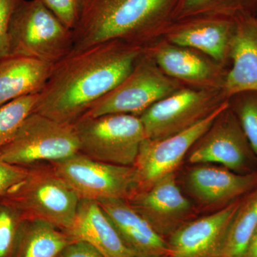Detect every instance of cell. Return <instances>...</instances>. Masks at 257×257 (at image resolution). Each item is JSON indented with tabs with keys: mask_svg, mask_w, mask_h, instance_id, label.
<instances>
[{
	"mask_svg": "<svg viewBox=\"0 0 257 257\" xmlns=\"http://www.w3.org/2000/svg\"><path fill=\"white\" fill-rule=\"evenodd\" d=\"M73 126L79 152L93 160L133 167L147 138L140 116L128 114L83 116Z\"/></svg>",
	"mask_w": 257,
	"mask_h": 257,
	"instance_id": "cell-5",
	"label": "cell"
},
{
	"mask_svg": "<svg viewBox=\"0 0 257 257\" xmlns=\"http://www.w3.org/2000/svg\"><path fill=\"white\" fill-rule=\"evenodd\" d=\"M64 232L91 243L104 257H137L125 246L96 201L80 199L74 220Z\"/></svg>",
	"mask_w": 257,
	"mask_h": 257,
	"instance_id": "cell-19",
	"label": "cell"
},
{
	"mask_svg": "<svg viewBox=\"0 0 257 257\" xmlns=\"http://www.w3.org/2000/svg\"><path fill=\"white\" fill-rule=\"evenodd\" d=\"M231 66L222 92L226 99L239 93L257 92V16L236 19L229 48Z\"/></svg>",
	"mask_w": 257,
	"mask_h": 257,
	"instance_id": "cell-17",
	"label": "cell"
},
{
	"mask_svg": "<svg viewBox=\"0 0 257 257\" xmlns=\"http://www.w3.org/2000/svg\"><path fill=\"white\" fill-rule=\"evenodd\" d=\"M160 257H172V256H170V255H167V256H162Z\"/></svg>",
	"mask_w": 257,
	"mask_h": 257,
	"instance_id": "cell-32",
	"label": "cell"
},
{
	"mask_svg": "<svg viewBox=\"0 0 257 257\" xmlns=\"http://www.w3.org/2000/svg\"><path fill=\"white\" fill-rule=\"evenodd\" d=\"M24 220L20 211L0 197V257H13Z\"/></svg>",
	"mask_w": 257,
	"mask_h": 257,
	"instance_id": "cell-26",
	"label": "cell"
},
{
	"mask_svg": "<svg viewBox=\"0 0 257 257\" xmlns=\"http://www.w3.org/2000/svg\"><path fill=\"white\" fill-rule=\"evenodd\" d=\"M241 257H257V229Z\"/></svg>",
	"mask_w": 257,
	"mask_h": 257,
	"instance_id": "cell-31",
	"label": "cell"
},
{
	"mask_svg": "<svg viewBox=\"0 0 257 257\" xmlns=\"http://www.w3.org/2000/svg\"><path fill=\"white\" fill-rule=\"evenodd\" d=\"M67 28L73 30L78 23L85 0H41Z\"/></svg>",
	"mask_w": 257,
	"mask_h": 257,
	"instance_id": "cell-27",
	"label": "cell"
},
{
	"mask_svg": "<svg viewBox=\"0 0 257 257\" xmlns=\"http://www.w3.org/2000/svg\"><path fill=\"white\" fill-rule=\"evenodd\" d=\"M209 15L235 20L257 16V0H178L174 21Z\"/></svg>",
	"mask_w": 257,
	"mask_h": 257,
	"instance_id": "cell-23",
	"label": "cell"
},
{
	"mask_svg": "<svg viewBox=\"0 0 257 257\" xmlns=\"http://www.w3.org/2000/svg\"><path fill=\"white\" fill-rule=\"evenodd\" d=\"M28 172V167L8 163L0 157V197L23 181Z\"/></svg>",
	"mask_w": 257,
	"mask_h": 257,
	"instance_id": "cell-28",
	"label": "cell"
},
{
	"mask_svg": "<svg viewBox=\"0 0 257 257\" xmlns=\"http://www.w3.org/2000/svg\"><path fill=\"white\" fill-rule=\"evenodd\" d=\"M229 104V100L225 101L205 119L182 133L160 140L145 139L133 166L136 192L150 188L160 179L175 173L194 143Z\"/></svg>",
	"mask_w": 257,
	"mask_h": 257,
	"instance_id": "cell-11",
	"label": "cell"
},
{
	"mask_svg": "<svg viewBox=\"0 0 257 257\" xmlns=\"http://www.w3.org/2000/svg\"><path fill=\"white\" fill-rule=\"evenodd\" d=\"M20 0H0V59L9 55V28Z\"/></svg>",
	"mask_w": 257,
	"mask_h": 257,
	"instance_id": "cell-29",
	"label": "cell"
},
{
	"mask_svg": "<svg viewBox=\"0 0 257 257\" xmlns=\"http://www.w3.org/2000/svg\"><path fill=\"white\" fill-rule=\"evenodd\" d=\"M1 197L25 219L46 221L64 231L72 224L80 201L50 163L29 166L25 178Z\"/></svg>",
	"mask_w": 257,
	"mask_h": 257,
	"instance_id": "cell-3",
	"label": "cell"
},
{
	"mask_svg": "<svg viewBox=\"0 0 257 257\" xmlns=\"http://www.w3.org/2000/svg\"><path fill=\"white\" fill-rule=\"evenodd\" d=\"M226 100L221 89L181 87L139 116L147 138L160 140L192 127Z\"/></svg>",
	"mask_w": 257,
	"mask_h": 257,
	"instance_id": "cell-8",
	"label": "cell"
},
{
	"mask_svg": "<svg viewBox=\"0 0 257 257\" xmlns=\"http://www.w3.org/2000/svg\"><path fill=\"white\" fill-rule=\"evenodd\" d=\"M57 257H104L97 248L84 240L75 239L68 243Z\"/></svg>",
	"mask_w": 257,
	"mask_h": 257,
	"instance_id": "cell-30",
	"label": "cell"
},
{
	"mask_svg": "<svg viewBox=\"0 0 257 257\" xmlns=\"http://www.w3.org/2000/svg\"><path fill=\"white\" fill-rule=\"evenodd\" d=\"M228 100L257 157V92L239 93Z\"/></svg>",
	"mask_w": 257,
	"mask_h": 257,
	"instance_id": "cell-25",
	"label": "cell"
},
{
	"mask_svg": "<svg viewBox=\"0 0 257 257\" xmlns=\"http://www.w3.org/2000/svg\"><path fill=\"white\" fill-rule=\"evenodd\" d=\"M191 165L213 164L239 174L257 172V157L229 104L187 154Z\"/></svg>",
	"mask_w": 257,
	"mask_h": 257,
	"instance_id": "cell-10",
	"label": "cell"
},
{
	"mask_svg": "<svg viewBox=\"0 0 257 257\" xmlns=\"http://www.w3.org/2000/svg\"><path fill=\"white\" fill-rule=\"evenodd\" d=\"M242 198L179 226L167 240L170 256L219 257L229 225Z\"/></svg>",
	"mask_w": 257,
	"mask_h": 257,
	"instance_id": "cell-14",
	"label": "cell"
},
{
	"mask_svg": "<svg viewBox=\"0 0 257 257\" xmlns=\"http://www.w3.org/2000/svg\"><path fill=\"white\" fill-rule=\"evenodd\" d=\"M193 165L186 175L185 187L203 207L221 209L257 187V172L239 174L213 164Z\"/></svg>",
	"mask_w": 257,
	"mask_h": 257,
	"instance_id": "cell-13",
	"label": "cell"
},
{
	"mask_svg": "<svg viewBox=\"0 0 257 257\" xmlns=\"http://www.w3.org/2000/svg\"><path fill=\"white\" fill-rule=\"evenodd\" d=\"M235 28V19L209 15L174 21L163 34L169 43L198 51L224 66Z\"/></svg>",
	"mask_w": 257,
	"mask_h": 257,
	"instance_id": "cell-15",
	"label": "cell"
},
{
	"mask_svg": "<svg viewBox=\"0 0 257 257\" xmlns=\"http://www.w3.org/2000/svg\"><path fill=\"white\" fill-rule=\"evenodd\" d=\"M145 50L171 78L194 84L197 88L222 90L226 74L224 67L203 57L200 52L167 41L150 44Z\"/></svg>",
	"mask_w": 257,
	"mask_h": 257,
	"instance_id": "cell-16",
	"label": "cell"
},
{
	"mask_svg": "<svg viewBox=\"0 0 257 257\" xmlns=\"http://www.w3.org/2000/svg\"><path fill=\"white\" fill-rule=\"evenodd\" d=\"M257 229V187L241 199L226 233L219 257H241Z\"/></svg>",
	"mask_w": 257,
	"mask_h": 257,
	"instance_id": "cell-22",
	"label": "cell"
},
{
	"mask_svg": "<svg viewBox=\"0 0 257 257\" xmlns=\"http://www.w3.org/2000/svg\"><path fill=\"white\" fill-rule=\"evenodd\" d=\"M38 94L22 96L0 106V149L12 140L33 113Z\"/></svg>",
	"mask_w": 257,
	"mask_h": 257,
	"instance_id": "cell-24",
	"label": "cell"
},
{
	"mask_svg": "<svg viewBox=\"0 0 257 257\" xmlns=\"http://www.w3.org/2000/svg\"><path fill=\"white\" fill-rule=\"evenodd\" d=\"M145 48L111 40L71 52L54 65L33 112L73 124L127 77Z\"/></svg>",
	"mask_w": 257,
	"mask_h": 257,
	"instance_id": "cell-1",
	"label": "cell"
},
{
	"mask_svg": "<svg viewBox=\"0 0 257 257\" xmlns=\"http://www.w3.org/2000/svg\"><path fill=\"white\" fill-rule=\"evenodd\" d=\"M176 177L175 172L165 176L150 188L134 193L126 200L166 240L189 221L194 210L192 203L179 188Z\"/></svg>",
	"mask_w": 257,
	"mask_h": 257,
	"instance_id": "cell-12",
	"label": "cell"
},
{
	"mask_svg": "<svg viewBox=\"0 0 257 257\" xmlns=\"http://www.w3.org/2000/svg\"><path fill=\"white\" fill-rule=\"evenodd\" d=\"M74 240L62 229L46 221L25 219L13 257H57Z\"/></svg>",
	"mask_w": 257,
	"mask_h": 257,
	"instance_id": "cell-21",
	"label": "cell"
},
{
	"mask_svg": "<svg viewBox=\"0 0 257 257\" xmlns=\"http://www.w3.org/2000/svg\"><path fill=\"white\" fill-rule=\"evenodd\" d=\"M178 0H85L72 52L123 40L146 47L173 23Z\"/></svg>",
	"mask_w": 257,
	"mask_h": 257,
	"instance_id": "cell-2",
	"label": "cell"
},
{
	"mask_svg": "<svg viewBox=\"0 0 257 257\" xmlns=\"http://www.w3.org/2000/svg\"><path fill=\"white\" fill-rule=\"evenodd\" d=\"M54 65L23 56L0 59V106L22 96L39 94Z\"/></svg>",
	"mask_w": 257,
	"mask_h": 257,
	"instance_id": "cell-20",
	"label": "cell"
},
{
	"mask_svg": "<svg viewBox=\"0 0 257 257\" xmlns=\"http://www.w3.org/2000/svg\"><path fill=\"white\" fill-rule=\"evenodd\" d=\"M72 30L41 0H20L9 28V55L58 63L73 50Z\"/></svg>",
	"mask_w": 257,
	"mask_h": 257,
	"instance_id": "cell-4",
	"label": "cell"
},
{
	"mask_svg": "<svg viewBox=\"0 0 257 257\" xmlns=\"http://www.w3.org/2000/svg\"><path fill=\"white\" fill-rule=\"evenodd\" d=\"M79 152L78 138L73 125L33 112L14 138L0 149V157L8 163L29 167L57 162Z\"/></svg>",
	"mask_w": 257,
	"mask_h": 257,
	"instance_id": "cell-6",
	"label": "cell"
},
{
	"mask_svg": "<svg viewBox=\"0 0 257 257\" xmlns=\"http://www.w3.org/2000/svg\"><path fill=\"white\" fill-rule=\"evenodd\" d=\"M181 87L180 82L162 72L145 48L127 77L93 104L84 116L94 117L110 114L140 116L157 101Z\"/></svg>",
	"mask_w": 257,
	"mask_h": 257,
	"instance_id": "cell-7",
	"label": "cell"
},
{
	"mask_svg": "<svg viewBox=\"0 0 257 257\" xmlns=\"http://www.w3.org/2000/svg\"><path fill=\"white\" fill-rule=\"evenodd\" d=\"M112 223L120 238L137 257L170 255L167 240L152 228L140 213L124 199H102L97 202Z\"/></svg>",
	"mask_w": 257,
	"mask_h": 257,
	"instance_id": "cell-18",
	"label": "cell"
},
{
	"mask_svg": "<svg viewBox=\"0 0 257 257\" xmlns=\"http://www.w3.org/2000/svg\"><path fill=\"white\" fill-rule=\"evenodd\" d=\"M50 164L80 199L127 200L136 192L134 167L93 160L79 152Z\"/></svg>",
	"mask_w": 257,
	"mask_h": 257,
	"instance_id": "cell-9",
	"label": "cell"
}]
</instances>
